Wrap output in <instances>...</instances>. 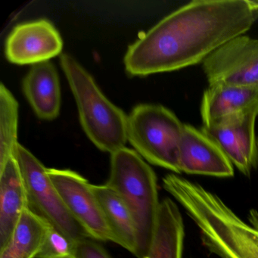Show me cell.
<instances>
[{
	"instance_id": "2e32d148",
	"label": "cell",
	"mask_w": 258,
	"mask_h": 258,
	"mask_svg": "<svg viewBox=\"0 0 258 258\" xmlns=\"http://www.w3.org/2000/svg\"><path fill=\"white\" fill-rule=\"evenodd\" d=\"M91 186L99 200L111 230L113 242L119 244L134 255L137 247L135 224L124 202L107 184H92Z\"/></svg>"
},
{
	"instance_id": "ffe728a7",
	"label": "cell",
	"mask_w": 258,
	"mask_h": 258,
	"mask_svg": "<svg viewBox=\"0 0 258 258\" xmlns=\"http://www.w3.org/2000/svg\"><path fill=\"white\" fill-rule=\"evenodd\" d=\"M76 258H111L105 248L91 238L78 241Z\"/></svg>"
},
{
	"instance_id": "4fadbf2b",
	"label": "cell",
	"mask_w": 258,
	"mask_h": 258,
	"mask_svg": "<svg viewBox=\"0 0 258 258\" xmlns=\"http://www.w3.org/2000/svg\"><path fill=\"white\" fill-rule=\"evenodd\" d=\"M258 108V87L215 85L203 94L201 115L203 126L220 119Z\"/></svg>"
},
{
	"instance_id": "9c48e42d",
	"label": "cell",
	"mask_w": 258,
	"mask_h": 258,
	"mask_svg": "<svg viewBox=\"0 0 258 258\" xmlns=\"http://www.w3.org/2000/svg\"><path fill=\"white\" fill-rule=\"evenodd\" d=\"M257 117L258 108L220 119L201 129L245 176H249L257 167L258 150L254 131Z\"/></svg>"
},
{
	"instance_id": "ba28073f",
	"label": "cell",
	"mask_w": 258,
	"mask_h": 258,
	"mask_svg": "<svg viewBox=\"0 0 258 258\" xmlns=\"http://www.w3.org/2000/svg\"><path fill=\"white\" fill-rule=\"evenodd\" d=\"M202 63L209 87H258L257 39L238 36L216 49Z\"/></svg>"
},
{
	"instance_id": "d6986e66",
	"label": "cell",
	"mask_w": 258,
	"mask_h": 258,
	"mask_svg": "<svg viewBox=\"0 0 258 258\" xmlns=\"http://www.w3.org/2000/svg\"><path fill=\"white\" fill-rule=\"evenodd\" d=\"M77 247L78 241L49 223L44 243L37 258H76Z\"/></svg>"
},
{
	"instance_id": "52a82bcc",
	"label": "cell",
	"mask_w": 258,
	"mask_h": 258,
	"mask_svg": "<svg viewBox=\"0 0 258 258\" xmlns=\"http://www.w3.org/2000/svg\"><path fill=\"white\" fill-rule=\"evenodd\" d=\"M48 173L66 208L89 238L113 241L92 184L79 173L68 169L48 168Z\"/></svg>"
},
{
	"instance_id": "44dd1931",
	"label": "cell",
	"mask_w": 258,
	"mask_h": 258,
	"mask_svg": "<svg viewBox=\"0 0 258 258\" xmlns=\"http://www.w3.org/2000/svg\"><path fill=\"white\" fill-rule=\"evenodd\" d=\"M247 4L250 6V9L253 11L256 12L258 13V1H254V0H247Z\"/></svg>"
},
{
	"instance_id": "7a4b0ae2",
	"label": "cell",
	"mask_w": 258,
	"mask_h": 258,
	"mask_svg": "<svg viewBox=\"0 0 258 258\" xmlns=\"http://www.w3.org/2000/svg\"><path fill=\"white\" fill-rule=\"evenodd\" d=\"M163 187L182 205L200 231L204 245L220 258H258V211L247 220L217 194L176 173L163 178Z\"/></svg>"
},
{
	"instance_id": "6da1fadb",
	"label": "cell",
	"mask_w": 258,
	"mask_h": 258,
	"mask_svg": "<svg viewBox=\"0 0 258 258\" xmlns=\"http://www.w3.org/2000/svg\"><path fill=\"white\" fill-rule=\"evenodd\" d=\"M258 19L247 0H196L160 21L128 48L126 72L144 77L179 70L243 35Z\"/></svg>"
},
{
	"instance_id": "277c9868",
	"label": "cell",
	"mask_w": 258,
	"mask_h": 258,
	"mask_svg": "<svg viewBox=\"0 0 258 258\" xmlns=\"http://www.w3.org/2000/svg\"><path fill=\"white\" fill-rule=\"evenodd\" d=\"M60 64L75 96L80 120L92 143L112 154L125 147L127 115L110 102L93 77L69 54H61Z\"/></svg>"
},
{
	"instance_id": "ac0fdd59",
	"label": "cell",
	"mask_w": 258,
	"mask_h": 258,
	"mask_svg": "<svg viewBox=\"0 0 258 258\" xmlns=\"http://www.w3.org/2000/svg\"><path fill=\"white\" fill-rule=\"evenodd\" d=\"M19 103L8 88L0 86V165L15 156L18 142Z\"/></svg>"
},
{
	"instance_id": "8fae6325",
	"label": "cell",
	"mask_w": 258,
	"mask_h": 258,
	"mask_svg": "<svg viewBox=\"0 0 258 258\" xmlns=\"http://www.w3.org/2000/svg\"><path fill=\"white\" fill-rule=\"evenodd\" d=\"M179 170L188 174L231 177L232 164L218 146L189 124H184L179 147Z\"/></svg>"
},
{
	"instance_id": "30bf717a",
	"label": "cell",
	"mask_w": 258,
	"mask_h": 258,
	"mask_svg": "<svg viewBox=\"0 0 258 258\" xmlns=\"http://www.w3.org/2000/svg\"><path fill=\"white\" fill-rule=\"evenodd\" d=\"M59 33L46 19L20 24L13 28L6 43V56L16 64L49 61L62 51Z\"/></svg>"
},
{
	"instance_id": "7c38bea8",
	"label": "cell",
	"mask_w": 258,
	"mask_h": 258,
	"mask_svg": "<svg viewBox=\"0 0 258 258\" xmlns=\"http://www.w3.org/2000/svg\"><path fill=\"white\" fill-rule=\"evenodd\" d=\"M28 208L25 181L13 156L0 165V247L10 239L22 213Z\"/></svg>"
},
{
	"instance_id": "8992f818",
	"label": "cell",
	"mask_w": 258,
	"mask_h": 258,
	"mask_svg": "<svg viewBox=\"0 0 258 258\" xmlns=\"http://www.w3.org/2000/svg\"><path fill=\"white\" fill-rule=\"evenodd\" d=\"M15 157L25 181L29 208L72 239L89 238L64 205L48 168L21 144L16 148Z\"/></svg>"
},
{
	"instance_id": "3957f363",
	"label": "cell",
	"mask_w": 258,
	"mask_h": 258,
	"mask_svg": "<svg viewBox=\"0 0 258 258\" xmlns=\"http://www.w3.org/2000/svg\"><path fill=\"white\" fill-rule=\"evenodd\" d=\"M105 184L121 198L132 215L137 233L134 256L146 258L161 205L155 171L135 150L121 148L111 154L109 178Z\"/></svg>"
},
{
	"instance_id": "e0dca14e",
	"label": "cell",
	"mask_w": 258,
	"mask_h": 258,
	"mask_svg": "<svg viewBox=\"0 0 258 258\" xmlns=\"http://www.w3.org/2000/svg\"><path fill=\"white\" fill-rule=\"evenodd\" d=\"M49 223L30 208L22 213L10 239L0 247V258H37Z\"/></svg>"
},
{
	"instance_id": "9a60e30c",
	"label": "cell",
	"mask_w": 258,
	"mask_h": 258,
	"mask_svg": "<svg viewBox=\"0 0 258 258\" xmlns=\"http://www.w3.org/2000/svg\"><path fill=\"white\" fill-rule=\"evenodd\" d=\"M183 220L177 205L170 198L161 201L156 227L146 258H182Z\"/></svg>"
},
{
	"instance_id": "5b68a950",
	"label": "cell",
	"mask_w": 258,
	"mask_h": 258,
	"mask_svg": "<svg viewBox=\"0 0 258 258\" xmlns=\"http://www.w3.org/2000/svg\"><path fill=\"white\" fill-rule=\"evenodd\" d=\"M183 126L165 107L142 104L127 115L126 138L148 162L178 174Z\"/></svg>"
},
{
	"instance_id": "5bb4252c",
	"label": "cell",
	"mask_w": 258,
	"mask_h": 258,
	"mask_svg": "<svg viewBox=\"0 0 258 258\" xmlns=\"http://www.w3.org/2000/svg\"><path fill=\"white\" fill-rule=\"evenodd\" d=\"M23 90L40 119L53 120L59 114L61 90L55 66L49 61L33 64L23 81Z\"/></svg>"
}]
</instances>
